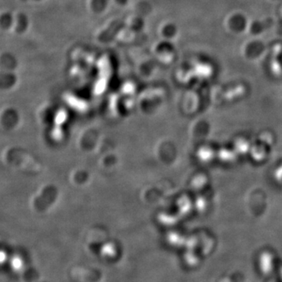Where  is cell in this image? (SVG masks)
Returning a JSON list of instances; mask_svg holds the SVG:
<instances>
[{
  "instance_id": "6da1fadb",
  "label": "cell",
  "mask_w": 282,
  "mask_h": 282,
  "mask_svg": "<svg viewBox=\"0 0 282 282\" xmlns=\"http://www.w3.org/2000/svg\"><path fill=\"white\" fill-rule=\"evenodd\" d=\"M230 26L233 30L238 31L239 33L246 28V18H244L242 15H235L230 20Z\"/></svg>"
}]
</instances>
